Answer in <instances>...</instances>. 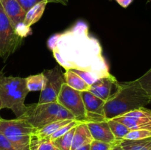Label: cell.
Here are the masks:
<instances>
[{
	"label": "cell",
	"mask_w": 151,
	"mask_h": 150,
	"mask_svg": "<svg viewBox=\"0 0 151 150\" xmlns=\"http://www.w3.org/2000/svg\"><path fill=\"white\" fill-rule=\"evenodd\" d=\"M58 3H60V4H63V5H67L69 1L68 0H58Z\"/></svg>",
	"instance_id": "d6a6232c"
},
{
	"label": "cell",
	"mask_w": 151,
	"mask_h": 150,
	"mask_svg": "<svg viewBox=\"0 0 151 150\" xmlns=\"http://www.w3.org/2000/svg\"><path fill=\"white\" fill-rule=\"evenodd\" d=\"M29 92L25 78L6 76L0 73L1 110L10 109L19 118L26 111L27 106L24 104V100Z\"/></svg>",
	"instance_id": "3957f363"
},
{
	"label": "cell",
	"mask_w": 151,
	"mask_h": 150,
	"mask_svg": "<svg viewBox=\"0 0 151 150\" xmlns=\"http://www.w3.org/2000/svg\"><path fill=\"white\" fill-rule=\"evenodd\" d=\"M81 96L86 110V123L106 121L104 110L105 101L88 91H82Z\"/></svg>",
	"instance_id": "8fae6325"
},
{
	"label": "cell",
	"mask_w": 151,
	"mask_h": 150,
	"mask_svg": "<svg viewBox=\"0 0 151 150\" xmlns=\"http://www.w3.org/2000/svg\"><path fill=\"white\" fill-rule=\"evenodd\" d=\"M0 3L18 35L22 38L29 35L30 28L27 27L24 23L26 11L19 3L16 0H0Z\"/></svg>",
	"instance_id": "9c48e42d"
},
{
	"label": "cell",
	"mask_w": 151,
	"mask_h": 150,
	"mask_svg": "<svg viewBox=\"0 0 151 150\" xmlns=\"http://www.w3.org/2000/svg\"><path fill=\"white\" fill-rule=\"evenodd\" d=\"M150 104V97L137 79L119 82L118 90L105 102L106 120H110Z\"/></svg>",
	"instance_id": "7a4b0ae2"
},
{
	"label": "cell",
	"mask_w": 151,
	"mask_h": 150,
	"mask_svg": "<svg viewBox=\"0 0 151 150\" xmlns=\"http://www.w3.org/2000/svg\"><path fill=\"white\" fill-rule=\"evenodd\" d=\"M69 70L75 72V73L77 74L78 75H79V76L89 85H92V84L94 83V82H96L99 78H100L98 75H97L96 74L92 73V72L86 71H83L80 70V69H69Z\"/></svg>",
	"instance_id": "d4e9b609"
},
{
	"label": "cell",
	"mask_w": 151,
	"mask_h": 150,
	"mask_svg": "<svg viewBox=\"0 0 151 150\" xmlns=\"http://www.w3.org/2000/svg\"><path fill=\"white\" fill-rule=\"evenodd\" d=\"M65 79V83L67 84L69 87L76 91L82 92L89 90L90 85H88L79 75L70 70H66L63 74Z\"/></svg>",
	"instance_id": "2e32d148"
},
{
	"label": "cell",
	"mask_w": 151,
	"mask_h": 150,
	"mask_svg": "<svg viewBox=\"0 0 151 150\" xmlns=\"http://www.w3.org/2000/svg\"><path fill=\"white\" fill-rule=\"evenodd\" d=\"M0 150H16L12 143L0 132Z\"/></svg>",
	"instance_id": "f1b7e54d"
},
{
	"label": "cell",
	"mask_w": 151,
	"mask_h": 150,
	"mask_svg": "<svg viewBox=\"0 0 151 150\" xmlns=\"http://www.w3.org/2000/svg\"><path fill=\"white\" fill-rule=\"evenodd\" d=\"M112 150H124V149L122 148V146L119 145V144H116L114 146V147L112 148Z\"/></svg>",
	"instance_id": "1f68e13d"
},
{
	"label": "cell",
	"mask_w": 151,
	"mask_h": 150,
	"mask_svg": "<svg viewBox=\"0 0 151 150\" xmlns=\"http://www.w3.org/2000/svg\"><path fill=\"white\" fill-rule=\"evenodd\" d=\"M16 119L26 121L36 129L57 121L75 120V116L58 102L31 104L23 115Z\"/></svg>",
	"instance_id": "277c9868"
},
{
	"label": "cell",
	"mask_w": 151,
	"mask_h": 150,
	"mask_svg": "<svg viewBox=\"0 0 151 150\" xmlns=\"http://www.w3.org/2000/svg\"><path fill=\"white\" fill-rule=\"evenodd\" d=\"M151 138V131L147 129H137V130H131L125 136V140H142L145 138Z\"/></svg>",
	"instance_id": "603a6c76"
},
{
	"label": "cell",
	"mask_w": 151,
	"mask_h": 150,
	"mask_svg": "<svg viewBox=\"0 0 151 150\" xmlns=\"http://www.w3.org/2000/svg\"><path fill=\"white\" fill-rule=\"evenodd\" d=\"M57 102L70 112L75 116V120L86 123V110L81 92L63 83L58 96Z\"/></svg>",
	"instance_id": "ba28073f"
},
{
	"label": "cell",
	"mask_w": 151,
	"mask_h": 150,
	"mask_svg": "<svg viewBox=\"0 0 151 150\" xmlns=\"http://www.w3.org/2000/svg\"><path fill=\"white\" fill-rule=\"evenodd\" d=\"M93 139L110 144H119L116 140L109 126L107 121L100 122H86Z\"/></svg>",
	"instance_id": "4fadbf2b"
},
{
	"label": "cell",
	"mask_w": 151,
	"mask_h": 150,
	"mask_svg": "<svg viewBox=\"0 0 151 150\" xmlns=\"http://www.w3.org/2000/svg\"><path fill=\"white\" fill-rule=\"evenodd\" d=\"M76 127V126H75ZM75 127H73L72 129L66 132V134L62 136L56 138L55 140L52 141L53 144L55 146L58 150H71L72 144V140H73V135L75 133Z\"/></svg>",
	"instance_id": "ffe728a7"
},
{
	"label": "cell",
	"mask_w": 151,
	"mask_h": 150,
	"mask_svg": "<svg viewBox=\"0 0 151 150\" xmlns=\"http://www.w3.org/2000/svg\"><path fill=\"white\" fill-rule=\"evenodd\" d=\"M75 150H90V144H86L85 146H83L79 147V148Z\"/></svg>",
	"instance_id": "4dcf8cb0"
},
{
	"label": "cell",
	"mask_w": 151,
	"mask_h": 150,
	"mask_svg": "<svg viewBox=\"0 0 151 150\" xmlns=\"http://www.w3.org/2000/svg\"><path fill=\"white\" fill-rule=\"evenodd\" d=\"M111 150H112V149H111Z\"/></svg>",
	"instance_id": "d590c367"
},
{
	"label": "cell",
	"mask_w": 151,
	"mask_h": 150,
	"mask_svg": "<svg viewBox=\"0 0 151 150\" xmlns=\"http://www.w3.org/2000/svg\"><path fill=\"white\" fill-rule=\"evenodd\" d=\"M118 87L119 82L110 74L108 76L99 78L90 85L88 91L106 102L117 91Z\"/></svg>",
	"instance_id": "7c38bea8"
},
{
	"label": "cell",
	"mask_w": 151,
	"mask_h": 150,
	"mask_svg": "<svg viewBox=\"0 0 151 150\" xmlns=\"http://www.w3.org/2000/svg\"><path fill=\"white\" fill-rule=\"evenodd\" d=\"M73 120L66 119V120H60L52 122V123H50L49 124L46 125V126L41 128V129H35V131L34 132L33 134L35 136L38 137V138H41V139H49L50 137L55 132H56L59 128L64 126V125L70 123Z\"/></svg>",
	"instance_id": "e0dca14e"
},
{
	"label": "cell",
	"mask_w": 151,
	"mask_h": 150,
	"mask_svg": "<svg viewBox=\"0 0 151 150\" xmlns=\"http://www.w3.org/2000/svg\"><path fill=\"white\" fill-rule=\"evenodd\" d=\"M79 123H80V121H76V120H73L72 121H71L70 123L64 125V126H61L60 128H59V129H58L56 132H55L54 133H53L52 135L50 137V138H49V139L52 141H54V140H55L56 138H59V137L62 136L63 135L66 134V132H69V131L70 130V129H72L73 127H75V126H76Z\"/></svg>",
	"instance_id": "484cf974"
},
{
	"label": "cell",
	"mask_w": 151,
	"mask_h": 150,
	"mask_svg": "<svg viewBox=\"0 0 151 150\" xmlns=\"http://www.w3.org/2000/svg\"><path fill=\"white\" fill-rule=\"evenodd\" d=\"M22 38L18 35L0 3V58L4 61L20 46Z\"/></svg>",
	"instance_id": "8992f818"
},
{
	"label": "cell",
	"mask_w": 151,
	"mask_h": 150,
	"mask_svg": "<svg viewBox=\"0 0 151 150\" xmlns=\"http://www.w3.org/2000/svg\"><path fill=\"white\" fill-rule=\"evenodd\" d=\"M150 1H151V0H150Z\"/></svg>",
	"instance_id": "8d00e7d4"
},
{
	"label": "cell",
	"mask_w": 151,
	"mask_h": 150,
	"mask_svg": "<svg viewBox=\"0 0 151 150\" xmlns=\"http://www.w3.org/2000/svg\"><path fill=\"white\" fill-rule=\"evenodd\" d=\"M44 75V86L41 91L38 104L57 102V99L61 87L65 83L63 73L59 66L52 69H45Z\"/></svg>",
	"instance_id": "52a82bcc"
},
{
	"label": "cell",
	"mask_w": 151,
	"mask_h": 150,
	"mask_svg": "<svg viewBox=\"0 0 151 150\" xmlns=\"http://www.w3.org/2000/svg\"><path fill=\"white\" fill-rule=\"evenodd\" d=\"M16 1L19 3L22 8L26 11V13L31 7L43 1H47L48 2H58V0H16Z\"/></svg>",
	"instance_id": "83f0119b"
},
{
	"label": "cell",
	"mask_w": 151,
	"mask_h": 150,
	"mask_svg": "<svg viewBox=\"0 0 151 150\" xmlns=\"http://www.w3.org/2000/svg\"><path fill=\"white\" fill-rule=\"evenodd\" d=\"M26 79L27 87L28 91H41L44 86V75L43 73L38 74L31 75Z\"/></svg>",
	"instance_id": "7402d4cb"
},
{
	"label": "cell",
	"mask_w": 151,
	"mask_h": 150,
	"mask_svg": "<svg viewBox=\"0 0 151 150\" xmlns=\"http://www.w3.org/2000/svg\"><path fill=\"white\" fill-rule=\"evenodd\" d=\"M93 140L86 123L80 122L75 127L71 150H75L83 146L90 144Z\"/></svg>",
	"instance_id": "5bb4252c"
},
{
	"label": "cell",
	"mask_w": 151,
	"mask_h": 150,
	"mask_svg": "<svg viewBox=\"0 0 151 150\" xmlns=\"http://www.w3.org/2000/svg\"><path fill=\"white\" fill-rule=\"evenodd\" d=\"M0 110H1V101H0Z\"/></svg>",
	"instance_id": "836d02e7"
},
{
	"label": "cell",
	"mask_w": 151,
	"mask_h": 150,
	"mask_svg": "<svg viewBox=\"0 0 151 150\" xmlns=\"http://www.w3.org/2000/svg\"><path fill=\"white\" fill-rule=\"evenodd\" d=\"M113 119L125 124L131 130L147 129L151 131V110L145 107L132 110Z\"/></svg>",
	"instance_id": "30bf717a"
},
{
	"label": "cell",
	"mask_w": 151,
	"mask_h": 150,
	"mask_svg": "<svg viewBox=\"0 0 151 150\" xmlns=\"http://www.w3.org/2000/svg\"><path fill=\"white\" fill-rule=\"evenodd\" d=\"M33 133L30 137V150H58L55 146L52 141L49 139L38 138Z\"/></svg>",
	"instance_id": "d6986e66"
},
{
	"label": "cell",
	"mask_w": 151,
	"mask_h": 150,
	"mask_svg": "<svg viewBox=\"0 0 151 150\" xmlns=\"http://www.w3.org/2000/svg\"><path fill=\"white\" fill-rule=\"evenodd\" d=\"M47 3H49L47 1H43L41 2L38 3L27 12L26 15H25L24 21L27 27L30 28L32 25H33L34 24L40 20L41 16L44 14Z\"/></svg>",
	"instance_id": "9a60e30c"
},
{
	"label": "cell",
	"mask_w": 151,
	"mask_h": 150,
	"mask_svg": "<svg viewBox=\"0 0 151 150\" xmlns=\"http://www.w3.org/2000/svg\"><path fill=\"white\" fill-rule=\"evenodd\" d=\"M35 129L22 119H0V132L12 143L16 150H30V137Z\"/></svg>",
	"instance_id": "5b68a950"
},
{
	"label": "cell",
	"mask_w": 151,
	"mask_h": 150,
	"mask_svg": "<svg viewBox=\"0 0 151 150\" xmlns=\"http://www.w3.org/2000/svg\"><path fill=\"white\" fill-rule=\"evenodd\" d=\"M47 46L57 63L66 70L80 69L100 77L110 74L101 44L90 35L88 24L83 21H78L69 29L52 35Z\"/></svg>",
	"instance_id": "6da1fadb"
},
{
	"label": "cell",
	"mask_w": 151,
	"mask_h": 150,
	"mask_svg": "<svg viewBox=\"0 0 151 150\" xmlns=\"http://www.w3.org/2000/svg\"><path fill=\"white\" fill-rule=\"evenodd\" d=\"M0 119H1V117H0Z\"/></svg>",
	"instance_id": "e575fe53"
},
{
	"label": "cell",
	"mask_w": 151,
	"mask_h": 150,
	"mask_svg": "<svg viewBox=\"0 0 151 150\" xmlns=\"http://www.w3.org/2000/svg\"><path fill=\"white\" fill-rule=\"evenodd\" d=\"M119 145L124 150H151V138L142 140H122Z\"/></svg>",
	"instance_id": "ac0fdd59"
},
{
	"label": "cell",
	"mask_w": 151,
	"mask_h": 150,
	"mask_svg": "<svg viewBox=\"0 0 151 150\" xmlns=\"http://www.w3.org/2000/svg\"><path fill=\"white\" fill-rule=\"evenodd\" d=\"M114 145V144L93 140L90 144V150H111Z\"/></svg>",
	"instance_id": "4316f807"
},
{
	"label": "cell",
	"mask_w": 151,
	"mask_h": 150,
	"mask_svg": "<svg viewBox=\"0 0 151 150\" xmlns=\"http://www.w3.org/2000/svg\"><path fill=\"white\" fill-rule=\"evenodd\" d=\"M116 1L121 7L126 8L134 1V0H116Z\"/></svg>",
	"instance_id": "f546056e"
},
{
	"label": "cell",
	"mask_w": 151,
	"mask_h": 150,
	"mask_svg": "<svg viewBox=\"0 0 151 150\" xmlns=\"http://www.w3.org/2000/svg\"><path fill=\"white\" fill-rule=\"evenodd\" d=\"M107 121L114 136L117 141H121L122 140H123L125 135L131 131V129L127 127L125 124L119 121H116L114 119H110V120H108Z\"/></svg>",
	"instance_id": "44dd1931"
},
{
	"label": "cell",
	"mask_w": 151,
	"mask_h": 150,
	"mask_svg": "<svg viewBox=\"0 0 151 150\" xmlns=\"http://www.w3.org/2000/svg\"><path fill=\"white\" fill-rule=\"evenodd\" d=\"M137 81L150 97V104H151V69H149L141 77L137 79Z\"/></svg>",
	"instance_id": "cb8c5ba5"
}]
</instances>
